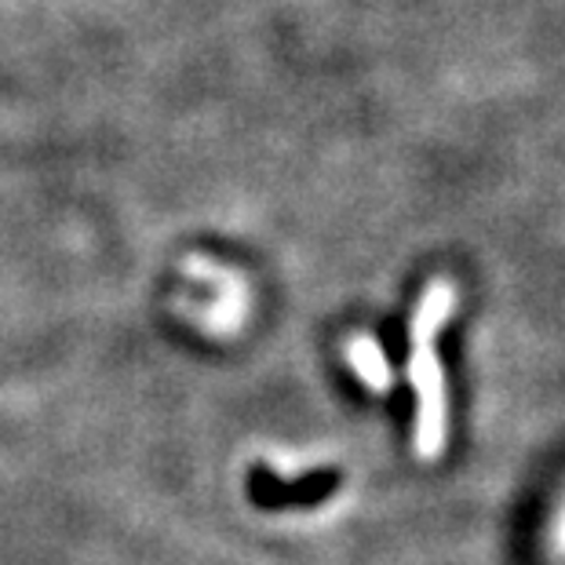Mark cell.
Here are the masks:
<instances>
[{"mask_svg":"<svg viewBox=\"0 0 565 565\" xmlns=\"http://www.w3.org/2000/svg\"><path fill=\"white\" fill-rule=\"evenodd\" d=\"M452 315V288L430 285L413 318V354H408V376H413L419 416H416V449L424 460H435L445 445V383L438 365V329Z\"/></svg>","mask_w":565,"mask_h":565,"instance_id":"obj_1","label":"cell"},{"mask_svg":"<svg viewBox=\"0 0 565 565\" xmlns=\"http://www.w3.org/2000/svg\"><path fill=\"white\" fill-rule=\"evenodd\" d=\"M340 482L335 471H318L310 478H299V482H281L274 478L267 467H256L248 478V492L259 508H292V503H321Z\"/></svg>","mask_w":565,"mask_h":565,"instance_id":"obj_2","label":"cell"},{"mask_svg":"<svg viewBox=\"0 0 565 565\" xmlns=\"http://www.w3.org/2000/svg\"><path fill=\"white\" fill-rule=\"evenodd\" d=\"M190 274H198L204 285L215 288V303L209 307V315H204V324L215 329V332L234 329V324L242 321V315H245V288H242V281L231 278V274L220 270L209 259L190 263Z\"/></svg>","mask_w":565,"mask_h":565,"instance_id":"obj_3","label":"cell"},{"mask_svg":"<svg viewBox=\"0 0 565 565\" xmlns=\"http://www.w3.org/2000/svg\"><path fill=\"white\" fill-rule=\"evenodd\" d=\"M347 358H351V365L358 369V376H362L372 391H391V365H387V354L380 351L376 340H369V335H354L351 347H347Z\"/></svg>","mask_w":565,"mask_h":565,"instance_id":"obj_4","label":"cell"}]
</instances>
